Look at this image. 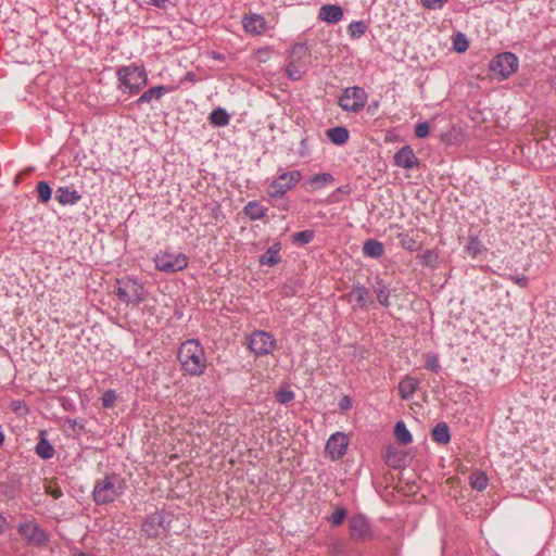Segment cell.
Masks as SVG:
<instances>
[{
    "mask_svg": "<svg viewBox=\"0 0 556 556\" xmlns=\"http://www.w3.org/2000/svg\"><path fill=\"white\" fill-rule=\"evenodd\" d=\"M444 489L469 517L486 513L498 498L501 490L495 471L475 446L455 451L444 477Z\"/></svg>",
    "mask_w": 556,
    "mask_h": 556,
    "instance_id": "cell-10",
    "label": "cell"
},
{
    "mask_svg": "<svg viewBox=\"0 0 556 556\" xmlns=\"http://www.w3.org/2000/svg\"><path fill=\"white\" fill-rule=\"evenodd\" d=\"M529 320L527 298L516 286L477 271L455 275L435 308L444 367L477 387L507 382L518 371Z\"/></svg>",
    "mask_w": 556,
    "mask_h": 556,
    "instance_id": "cell-6",
    "label": "cell"
},
{
    "mask_svg": "<svg viewBox=\"0 0 556 556\" xmlns=\"http://www.w3.org/2000/svg\"><path fill=\"white\" fill-rule=\"evenodd\" d=\"M361 81L359 72L351 65L331 67L313 83L312 102L326 119L337 121L355 114L367 102V92Z\"/></svg>",
    "mask_w": 556,
    "mask_h": 556,
    "instance_id": "cell-12",
    "label": "cell"
},
{
    "mask_svg": "<svg viewBox=\"0 0 556 556\" xmlns=\"http://www.w3.org/2000/svg\"><path fill=\"white\" fill-rule=\"evenodd\" d=\"M321 460L324 466L336 475H346L354 464L353 435L348 421L340 418L327 427L321 443Z\"/></svg>",
    "mask_w": 556,
    "mask_h": 556,
    "instance_id": "cell-17",
    "label": "cell"
},
{
    "mask_svg": "<svg viewBox=\"0 0 556 556\" xmlns=\"http://www.w3.org/2000/svg\"><path fill=\"white\" fill-rule=\"evenodd\" d=\"M243 26L248 33L258 35L264 33L266 23L261 16L249 15L243 20Z\"/></svg>",
    "mask_w": 556,
    "mask_h": 556,
    "instance_id": "cell-24",
    "label": "cell"
},
{
    "mask_svg": "<svg viewBox=\"0 0 556 556\" xmlns=\"http://www.w3.org/2000/svg\"><path fill=\"white\" fill-rule=\"evenodd\" d=\"M83 269L40 252L0 254V346L38 387L63 384L114 358L87 306Z\"/></svg>",
    "mask_w": 556,
    "mask_h": 556,
    "instance_id": "cell-2",
    "label": "cell"
},
{
    "mask_svg": "<svg viewBox=\"0 0 556 556\" xmlns=\"http://www.w3.org/2000/svg\"><path fill=\"white\" fill-rule=\"evenodd\" d=\"M121 374H114L96 383L85 399L88 410L103 424L117 421L130 402L128 383Z\"/></svg>",
    "mask_w": 556,
    "mask_h": 556,
    "instance_id": "cell-15",
    "label": "cell"
},
{
    "mask_svg": "<svg viewBox=\"0 0 556 556\" xmlns=\"http://www.w3.org/2000/svg\"><path fill=\"white\" fill-rule=\"evenodd\" d=\"M342 2L344 3H348L349 5H351L353 9H362L364 7H367L371 0H341Z\"/></svg>",
    "mask_w": 556,
    "mask_h": 556,
    "instance_id": "cell-33",
    "label": "cell"
},
{
    "mask_svg": "<svg viewBox=\"0 0 556 556\" xmlns=\"http://www.w3.org/2000/svg\"><path fill=\"white\" fill-rule=\"evenodd\" d=\"M267 2L274 3L276 5H287V4H295L309 0H266Z\"/></svg>",
    "mask_w": 556,
    "mask_h": 556,
    "instance_id": "cell-34",
    "label": "cell"
},
{
    "mask_svg": "<svg viewBox=\"0 0 556 556\" xmlns=\"http://www.w3.org/2000/svg\"><path fill=\"white\" fill-rule=\"evenodd\" d=\"M518 67V60L513 53H502L493 59L490 72L493 77L504 79L509 77Z\"/></svg>",
    "mask_w": 556,
    "mask_h": 556,
    "instance_id": "cell-19",
    "label": "cell"
},
{
    "mask_svg": "<svg viewBox=\"0 0 556 556\" xmlns=\"http://www.w3.org/2000/svg\"><path fill=\"white\" fill-rule=\"evenodd\" d=\"M470 10L465 17L489 35L510 38L532 22L539 4L529 0H459Z\"/></svg>",
    "mask_w": 556,
    "mask_h": 556,
    "instance_id": "cell-13",
    "label": "cell"
},
{
    "mask_svg": "<svg viewBox=\"0 0 556 556\" xmlns=\"http://www.w3.org/2000/svg\"><path fill=\"white\" fill-rule=\"evenodd\" d=\"M138 144V132L130 121L116 116L97 118L83 134L79 161L111 172L128 169Z\"/></svg>",
    "mask_w": 556,
    "mask_h": 556,
    "instance_id": "cell-11",
    "label": "cell"
},
{
    "mask_svg": "<svg viewBox=\"0 0 556 556\" xmlns=\"http://www.w3.org/2000/svg\"><path fill=\"white\" fill-rule=\"evenodd\" d=\"M303 453L300 426L279 406L159 413L142 433L143 468L156 491L213 519L270 509L291 486Z\"/></svg>",
    "mask_w": 556,
    "mask_h": 556,
    "instance_id": "cell-1",
    "label": "cell"
},
{
    "mask_svg": "<svg viewBox=\"0 0 556 556\" xmlns=\"http://www.w3.org/2000/svg\"><path fill=\"white\" fill-rule=\"evenodd\" d=\"M155 263L163 271H177L186 267L187 257L179 253L164 252L155 258Z\"/></svg>",
    "mask_w": 556,
    "mask_h": 556,
    "instance_id": "cell-20",
    "label": "cell"
},
{
    "mask_svg": "<svg viewBox=\"0 0 556 556\" xmlns=\"http://www.w3.org/2000/svg\"><path fill=\"white\" fill-rule=\"evenodd\" d=\"M320 18L326 22H337L342 17V10L337 5H326L320 11Z\"/></svg>",
    "mask_w": 556,
    "mask_h": 556,
    "instance_id": "cell-25",
    "label": "cell"
},
{
    "mask_svg": "<svg viewBox=\"0 0 556 556\" xmlns=\"http://www.w3.org/2000/svg\"><path fill=\"white\" fill-rule=\"evenodd\" d=\"M365 28H366V26L363 23L357 22V23L352 24L349 27V34L352 37H358L365 31Z\"/></svg>",
    "mask_w": 556,
    "mask_h": 556,
    "instance_id": "cell-32",
    "label": "cell"
},
{
    "mask_svg": "<svg viewBox=\"0 0 556 556\" xmlns=\"http://www.w3.org/2000/svg\"><path fill=\"white\" fill-rule=\"evenodd\" d=\"M364 253L367 256L378 257L382 254V245L375 240H369L364 245Z\"/></svg>",
    "mask_w": 556,
    "mask_h": 556,
    "instance_id": "cell-28",
    "label": "cell"
},
{
    "mask_svg": "<svg viewBox=\"0 0 556 556\" xmlns=\"http://www.w3.org/2000/svg\"><path fill=\"white\" fill-rule=\"evenodd\" d=\"M454 49L458 52H463L467 49L468 47V41L467 39L463 36V35H457L455 38H454Z\"/></svg>",
    "mask_w": 556,
    "mask_h": 556,
    "instance_id": "cell-31",
    "label": "cell"
},
{
    "mask_svg": "<svg viewBox=\"0 0 556 556\" xmlns=\"http://www.w3.org/2000/svg\"><path fill=\"white\" fill-rule=\"evenodd\" d=\"M396 162L400 166L408 168L415 166L417 160L408 148H404L397 153Z\"/></svg>",
    "mask_w": 556,
    "mask_h": 556,
    "instance_id": "cell-26",
    "label": "cell"
},
{
    "mask_svg": "<svg viewBox=\"0 0 556 556\" xmlns=\"http://www.w3.org/2000/svg\"><path fill=\"white\" fill-rule=\"evenodd\" d=\"M128 182L80 161L39 180L11 216L12 237L38 252L74 261L109 258L113 231L132 207Z\"/></svg>",
    "mask_w": 556,
    "mask_h": 556,
    "instance_id": "cell-5",
    "label": "cell"
},
{
    "mask_svg": "<svg viewBox=\"0 0 556 556\" xmlns=\"http://www.w3.org/2000/svg\"><path fill=\"white\" fill-rule=\"evenodd\" d=\"M490 455L510 491L554 500V390H523L502 404L491 430Z\"/></svg>",
    "mask_w": 556,
    "mask_h": 556,
    "instance_id": "cell-7",
    "label": "cell"
},
{
    "mask_svg": "<svg viewBox=\"0 0 556 556\" xmlns=\"http://www.w3.org/2000/svg\"><path fill=\"white\" fill-rule=\"evenodd\" d=\"M300 175L298 172L287 173L277 180H275L268 188L267 192L271 197H280L292 188L299 180Z\"/></svg>",
    "mask_w": 556,
    "mask_h": 556,
    "instance_id": "cell-22",
    "label": "cell"
},
{
    "mask_svg": "<svg viewBox=\"0 0 556 556\" xmlns=\"http://www.w3.org/2000/svg\"><path fill=\"white\" fill-rule=\"evenodd\" d=\"M163 1H167V0H151V2H153V3H159V4H162V3H163Z\"/></svg>",
    "mask_w": 556,
    "mask_h": 556,
    "instance_id": "cell-37",
    "label": "cell"
},
{
    "mask_svg": "<svg viewBox=\"0 0 556 556\" xmlns=\"http://www.w3.org/2000/svg\"><path fill=\"white\" fill-rule=\"evenodd\" d=\"M394 433L396 439L402 443H408L410 441L409 432L403 424H397Z\"/></svg>",
    "mask_w": 556,
    "mask_h": 556,
    "instance_id": "cell-30",
    "label": "cell"
},
{
    "mask_svg": "<svg viewBox=\"0 0 556 556\" xmlns=\"http://www.w3.org/2000/svg\"><path fill=\"white\" fill-rule=\"evenodd\" d=\"M429 132V127L426 124H421L416 128V134L418 137H425Z\"/></svg>",
    "mask_w": 556,
    "mask_h": 556,
    "instance_id": "cell-35",
    "label": "cell"
},
{
    "mask_svg": "<svg viewBox=\"0 0 556 556\" xmlns=\"http://www.w3.org/2000/svg\"><path fill=\"white\" fill-rule=\"evenodd\" d=\"M400 395L413 415L427 418L438 407V381L425 370L410 374L401 381Z\"/></svg>",
    "mask_w": 556,
    "mask_h": 556,
    "instance_id": "cell-16",
    "label": "cell"
},
{
    "mask_svg": "<svg viewBox=\"0 0 556 556\" xmlns=\"http://www.w3.org/2000/svg\"><path fill=\"white\" fill-rule=\"evenodd\" d=\"M20 533L25 540L31 544H41L46 541L47 536L36 525L23 523L20 527Z\"/></svg>",
    "mask_w": 556,
    "mask_h": 556,
    "instance_id": "cell-23",
    "label": "cell"
},
{
    "mask_svg": "<svg viewBox=\"0 0 556 556\" xmlns=\"http://www.w3.org/2000/svg\"><path fill=\"white\" fill-rule=\"evenodd\" d=\"M122 492V478L116 473H110L97 482L92 497L98 505H105L117 501Z\"/></svg>",
    "mask_w": 556,
    "mask_h": 556,
    "instance_id": "cell-18",
    "label": "cell"
},
{
    "mask_svg": "<svg viewBox=\"0 0 556 556\" xmlns=\"http://www.w3.org/2000/svg\"><path fill=\"white\" fill-rule=\"evenodd\" d=\"M343 517H344V513L343 511H340V513L338 511V513H336V515L333 517V521L336 523H340L342 521Z\"/></svg>",
    "mask_w": 556,
    "mask_h": 556,
    "instance_id": "cell-36",
    "label": "cell"
},
{
    "mask_svg": "<svg viewBox=\"0 0 556 556\" xmlns=\"http://www.w3.org/2000/svg\"><path fill=\"white\" fill-rule=\"evenodd\" d=\"M443 229L447 245L463 261L507 275L531 274L553 253V201L523 169L470 164L445 192Z\"/></svg>",
    "mask_w": 556,
    "mask_h": 556,
    "instance_id": "cell-3",
    "label": "cell"
},
{
    "mask_svg": "<svg viewBox=\"0 0 556 556\" xmlns=\"http://www.w3.org/2000/svg\"><path fill=\"white\" fill-rule=\"evenodd\" d=\"M433 438L439 443H447L450 440L447 427L442 422L438 424L433 429Z\"/></svg>",
    "mask_w": 556,
    "mask_h": 556,
    "instance_id": "cell-29",
    "label": "cell"
},
{
    "mask_svg": "<svg viewBox=\"0 0 556 556\" xmlns=\"http://www.w3.org/2000/svg\"><path fill=\"white\" fill-rule=\"evenodd\" d=\"M166 124L187 156L216 174H268L294 147L293 125L281 109L235 80H207L178 94L168 102Z\"/></svg>",
    "mask_w": 556,
    "mask_h": 556,
    "instance_id": "cell-4",
    "label": "cell"
},
{
    "mask_svg": "<svg viewBox=\"0 0 556 556\" xmlns=\"http://www.w3.org/2000/svg\"><path fill=\"white\" fill-rule=\"evenodd\" d=\"M372 23L383 48L414 65L440 58L452 39L446 0H377Z\"/></svg>",
    "mask_w": 556,
    "mask_h": 556,
    "instance_id": "cell-8",
    "label": "cell"
},
{
    "mask_svg": "<svg viewBox=\"0 0 556 556\" xmlns=\"http://www.w3.org/2000/svg\"><path fill=\"white\" fill-rule=\"evenodd\" d=\"M327 134L333 143H344L349 137L346 129L343 127H333Z\"/></svg>",
    "mask_w": 556,
    "mask_h": 556,
    "instance_id": "cell-27",
    "label": "cell"
},
{
    "mask_svg": "<svg viewBox=\"0 0 556 556\" xmlns=\"http://www.w3.org/2000/svg\"><path fill=\"white\" fill-rule=\"evenodd\" d=\"M92 301L110 317L132 328H154L166 317L169 303L153 298L135 274L96 271L88 278Z\"/></svg>",
    "mask_w": 556,
    "mask_h": 556,
    "instance_id": "cell-9",
    "label": "cell"
},
{
    "mask_svg": "<svg viewBox=\"0 0 556 556\" xmlns=\"http://www.w3.org/2000/svg\"><path fill=\"white\" fill-rule=\"evenodd\" d=\"M528 376L544 389L554 390L555 304L554 292L540 301L527 354Z\"/></svg>",
    "mask_w": 556,
    "mask_h": 556,
    "instance_id": "cell-14",
    "label": "cell"
},
{
    "mask_svg": "<svg viewBox=\"0 0 556 556\" xmlns=\"http://www.w3.org/2000/svg\"><path fill=\"white\" fill-rule=\"evenodd\" d=\"M122 86L130 92L140 90L146 84V77L142 70L132 68L119 73Z\"/></svg>",
    "mask_w": 556,
    "mask_h": 556,
    "instance_id": "cell-21",
    "label": "cell"
}]
</instances>
